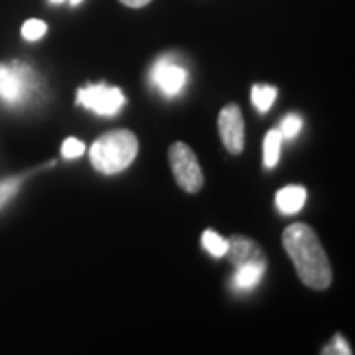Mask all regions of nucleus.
<instances>
[{
    "label": "nucleus",
    "mask_w": 355,
    "mask_h": 355,
    "mask_svg": "<svg viewBox=\"0 0 355 355\" xmlns=\"http://www.w3.org/2000/svg\"><path fill=\"white\" fill-rule=\"evenodd\" d=\"M282 245L294 263L298 279L308 288L326 291L331 284V265L316 231L306 223H292L282 233Z\"/></svg>",
    "instance_id": "1"
},
{
    "label": "nucleus",
    "mask_w": 355,
    "mask_h": 355,
    "mask_svg": "<svg viewBox=\"0 0 355 355\" xmlns=\"http://www.w3.org/2000/svg\"><path fill=\"white\" fill-rule=\"evenodd\" d=\"M137 154H139L137 137L130 130L119 128L95 140L89 156H91V164L97 172L111 176L127 170L135 162Z\"/></svg>",
    "instance_id": "2"
},
{
    "label": "nucleus",
    "mask_w": 355,
    "mask_h": 355,
    "mask_svg": "<svg viewBox=\"0 0 355 355\" xmlns=\"http://www.w3.org/2000/svg\"><path fill=\"white\" fill-rule=\"evenodd\" d=\"M40 89V79L30 65L22 62L0 64V101L8 107L28 103Z\"/></svg>",
    "instance_id": "3"
},
{
    "label": "nucleus",
    "mask_w": 355,
    "mask_h": 355,
    "mask_svg": "<svg viewBox=\"0 0 355 355\" xmlns=\"http://www.w3.org/2000/svg\"><path fill=\"white\" fill-rule=\"evenodd\" d=\"M170 168L176 178L178 186L188 193H198L203 186L202 166L196 158V153L191 150L186 142H174L170 146Z\"/></svg>",
    "instance_id": "4"
},
{
    "label": "nucleus",
    "mask_w": 355,
    "mask_h": 355,
    "mask_svg": "<svg viewBox=\"0 0 355 355\" xmlns=\"http://www.w3.org/2000/svg\"><path fill=\"white\" fill-rule=\"evenodd\" d=\"M76 101L77 105L89 109L91 113L101 114V116H114L125 107L127 99L119 87H109L105 83H97V85H87V87L79 89Z\"/></svg>",
    "instance_id": "5"
},
{
    "label": "nucleus",
    "mask_w": 355,
    "mask_h": 355,
    "mask_svg": "<svg viewBox=\"0 0 355 355\" xmlns=\"http://www.w3.org/2000/svg\"><path fill=\"white\" fill-rule=\"evenodd\" d=\"M153 85L166 97L180 95L188 83V71L184 65H180L174 58H162L150 69Z\"/></svg>",
    "instance_id": "6"
},
{
    "label": "nucleus",
    "mask_w": 355,
    "mask_h": 355,
    "mask_svg": "<svg viewBox=\"0 0 355 355\" xmlns=\"http://www.w3.org/2000/svg\"><path fill=\"white\" fill-rule=\"evenodd\" d=\"M217 125H219L221 142L225 144L227 153L241 154L245 148V123H243L241 109L237 105L223 107L217 119Z\"/></svg>",
    "instance_id": "7"
},
{
    "label": "nucleus",
    "mask_w": 355,
    "mask_h": 355,
    "mask_svg": "<svg viewBox=\"0 0 355 355\" xmlns=\"http://www.w3.org/2000/svg\"><path fill=\"white\" fill-rule=\"evenodd\" d=\"M231 265L239 266L243 263H249V261H259V259H265V254L261 251V247L251 239H245L241 235H235L227 239V253H225Z\"/></svg>",
    "instance_id": "8"
},
{
    "label": "nucleus",
    "mask_w": 355,
    "mask_h": 355,
    "mask_svg": "<svg viewBox=\"0 0 355 355\" xmlns=\"http://www.w3.org/2000/svg\"><path fill=\"white\" fill-rule=\"evenodd\" d=\"M266 270V259H259V261H249L237 266L235 275H233V286L235 291L247 292L253 291L254 286L263 280Z\"/></svg>",
    "instance_id": "9"
},
{
    "label": "nucleus",
    "mask_w": 355,
    "mask_h": 355,
    "mask_svg": "<svg viewBox=\"0 0 355 355\" xmlns=\"http://www.w3.org/2000/svg\"><path fill=\"white\" fill-rule=\"evenodd\" d=\"M306 203V188L302 186H286L277 193V207L284 216L298 214Z\"/></svg>",
    "instance_id": "10"
},
{
    "label": "nucleus",
    "mask_w": 355,
    "mask_h": 355,
    "mask_svg": "<svg viewBox=\"0 0 355 355\" xmlns=\"http://www.w3.org/2000/svg\"><path fill=\"white\" fill-rule=\"evenodd\" d=\"M282 140L284 139H282L279 128H272V130L266 132L265 142H263V162H265V168H268V170H272L275 166L279 164Z\"/></svg>",
    "instance_id": "11"
},
{
    "label": "nucleus",
    "mask_w": 355,
    "mask_h": 355,
    "mask_svg": "<svg viewBox=\"0 0 355 355\" xmlns=\"http://www.w3.org/2000/svg\"><path fill=\"white\" fill-rule=\"evenodd\" d=\"M277 99V89L272 85H254L251 89V101L259 109V113H266Z\"/></svg>",
    "instance_id": "12"
},
{
    "label": "nucleus",
    "mask_w": 355,
    "mask_h": 355,
    "mask_svg": "<svg viewBox=\"0 0 355 355\" xmlns=\"http://www.w3.org/2000/svg\"><path fill=\"white\" fill-rule=\"evenodd\" d=\"M202 245L207 249V251H209L211 257H217V259L225 257V253H227V239H223L219 233L211 231V229L203 231Z\"/></svg>",
    "instance_id": "13"
},
{
    "label": "nucleus",
    "mask_w": 355,
    "mask_h": 355,
    "mask_svg": "<svg viewBox=\"0 0 355 355\" xmlns=\"http://www.w3.org/2000/svg\"><path fill=\"white\" fill-rule=\"evenodd\" d=\"M48 32V24L44 20H38V18H32V20H26L24 26H22V38L28 40V42H36V40H42Z\"/></svg>",
    "instance_id": "14"
},
{
    "label": "nucleus",
    "mask_w": 355,
    "mask_h": 355,
    "mask_svg": "<svg viewBox=\"0 0 355 355\" xmlns=\"http://www.w3.org/2000/svg\"><path fill=\"white\" fill-rule=\"evenodd\" d=\"M20 184H22V178H6L0 182V209L18 193Z\"/></svg>",
    "instance_id": "15"
},
{
    "label": "nucleus",
    "mask_w": 355,
    "mask_h": 355,
    "mask_svg": "<svg viewBox=\"0 0 355 355\" xmlns=\"http://www.w3.org/2000/svg\"><path fill=\"white\" fill-rule=\"evenodd\" d=\"M300 128H302V119H300L296 113H291L282 119L279 130H280V135H282V139L291 140L300 132Z\"/></svg>",
    "instance_id": "16"
},
{
    "label": "nucleus",
    "mask_w": 355,
    "mask_h": 355,
    "mask_svg": "<svg viewBox=\"0 0 355 355\" xmlns=\"http://www.w3.org/2000/svg\"><path fill=\"white\" fill-rule=\"evenodd\" d=\"M83 153H85V144H83L81 140L73 139V137L64 140V144H62V154H64L67 160H73V158L81 156Z\"/></svg>",
    "instance_id": "17"
},
{
    "label": "nucleus",
    "mask_w": 355,
    "mask_h": 355,
    "mask_svg": "<svg viewBox=\"0 0 355 355\" xmlns=\"http://www.w3.org/2000/svg\"><path fill=\"white\" fill-rule=\"evenodd\" d=\"M336 347H338V349H336V352H338V354H352V349H349V345H347V343L343 342L342 340V336H336Z\"/></svg>",
    "instance_id": "18"
},
{
    "label": "nucleus",
    "mask_w": 355,
    "mask_h": 355,
    "mask_svg": "<svg viewBox=\"0 0 355 355\" xmlns=\"http://www.w3.org/2000/svg\"><path fill=\"white\" fill-rule=\"evenodd\" d=\"M125 6H128V8H142V6H146L150 0H121Z\"/></svg>",
    "instance_id": "19"
},
{
    "label": "nucleus",
    "mask_w": 355,
    "mask_h": 355,
    "mask_svg": "<svg viewBox=\"0 0 355 355\" xmlns=\"http://www.w3.org/2000/svg\"><path fill=\"white\" fill-rule=\"evenodd\" d=\"M67 2H69V4H71V6H77V4H81V2H83V0H67Z\"/></svg>",
    "instance_id": "20"
},
{
    "label": "nucleus",
    "mask_w": 355,
    "mask_h": 355,
    "mask_svg": "<svg viewBox=\"0 0 355 355\" xmlns=\"http://www.w3.org/2000/svg\"><path fill=\"white\" fill-rule=\"evenodd\" d=\"M51 4H62V2H64V0H50Z\"/></svg>",
    "instance_id": "21"
}]
</instances>
